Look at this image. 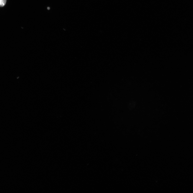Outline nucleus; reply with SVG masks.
<instances>
[{"mask_svg": "<svg viewBox=\"0 0 193 193\" xmlns=\"http://www.w3.org/2000/svg\"><path fill=\"white\" fill-rule=\"evenodd\" d=\"M6 0H0V7H3L5 4Z\"/></svg>", "mask_w": 193, "mask_h": 193, "instance_id": "obj_1", "label": "nucleus"}, {"mask_svg": "<svg viewBox=\"0 0 193 193\" xmlns=\"http://www.w3.org/2000/svg\"><path fill=\"white\" fill-rule=\"evenodd\" d=\"M47 9L48 10H49L50 9V8L49 7H48L47 8Z\"/></svg>", "mask_w": 193, "mask_h": 193, "instance_id": "obj_2", "label": "nucleus"}]
</instances>
